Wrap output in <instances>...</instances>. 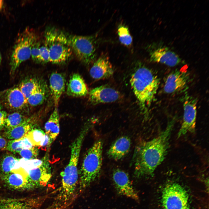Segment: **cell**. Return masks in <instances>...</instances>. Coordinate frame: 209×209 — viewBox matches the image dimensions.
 I'll list each match as a JSON object with an SVG mask.
<instances>
[{
    "mask_svg": "<svg viewBox=\"0 0 209 209\" xmlns=\"http://www.w3.org/2000/svg\"><path fill=\"white\" fill-rule=\"evenodd\" d=\"M3 109L2 105L0 103V111L2 110Z\"/></svg>",
    "mask_w": 209,
    "mask_h": 209,
    "instance_id": "36",
    "label": "cell"
},
{
    "mask_svg": "<svg viewBox=\"0 0 209 209\" xmlns=\"http://www.w3.org/2000/svg\"><path fill=\"white\" fill-rule=\"evenodd\" d=\"M32 121V118H28L21 125L11 129H7L3 133V136L10 140H20L26 137L31 130Z\"/></svg>",
    "mask_w": 209,
    "mask_h": 209,
    "instance_id": "21",
    "label": "cell"
},
{
    "mask_svg": "<svg viewBox=\"0 0 209 209\" xmlns=\"http://www.w3.org/2000/svg\"><path fill=\"white\" fill-rule=\"evenodd\" d=\"M19 161L13 155L7 154L4 155L0 162L1 174H7L13 169L18 168Z\"/></svg>",
    "mask_w": 209,
    "mask_h": 209,
    "instance_id": "26",
    "label": "cell"
},
{
    "mask_svg": "<svg viewBox=\"0 0 209 209\" xmlns=\"http://www.w3.org/2000/svg\"><path fill=\"white\" fill-rule=\"evenodd\" d=\"M44 41L48 49L50 62L61 64L68 60L73 51L69 43L67 34L53 27L46 28Z\"/></svg>",
    "mask_w": 209,
    "mask_h": 209,
    "instance_id": "4",
    "label": "cell"
},
{
    "mask_svg": "<svg viewBox=\"0 0 209 209\" xmlns=\"http://www.w3.org/2000/svg\"><path fill=\"white\" fill-rule=\"evenodd\" d=\"M0 98L7 108L16 112L25 110L29 106L26 98L18 87L2 92Z\"/></svg>",
    "mask_w": 209,
    "mask_h": 209,
    "instance_id": "11",
    "label": "cell"
},
{
    "mask_svg": "<svg viewBox=\"0 0 209 209\" xmlns=\"http://www.w3.org/2000/svg\"><path fill=\"white\" fill-rule=\"evenodd\" d=\"M8 142L6 139L0 135V150L6 149Z\"/></svg>",
    "mask_w": 209,
    "mask_h": 209,
    "instance_id": "34",
    "label": "cell"
},
{
    "mask_svg": "<svg viewBox=\"0 0 209 209\" xmlns=\"http://www.w3.org/2000/svg\"><path fill=\"white\" fill-rule=\"evenodd\" d=\"M7 115L6 111L2 110L0 111V131L5 127Z\"/></svg>",
    "mask_w": 209,
    "mask_h": 209,
    "instance_id": "33",
    "label": "cell"
},
{
    "mask_svg": "<svg viewBox=\"0 0 209 209\" xmlns=\"http://www.w3.org/2000/svg\"><path fill=\"white\" fill-rule=\"evenodd\" d=\"M18 153L23 158L28 160L35 159L37 156L38 150L35 147L22 149Z\"/></svg>",
    "mask_w": 209,
    "mask_h": 209,
    "instance_id": "30",
    "label": "cell"
},
{
    "mask_svg": "<svg viewBox=\"0 0 209 209\" xmlns=\"http://www.w3.org/2000/svg\"><path fill=\"white\" fill-rule=\"evenodd\" d=\"M65 80L61 73L54 72L49 78L50 88L55 107H58L60 98L64 91Z\"/></svg>",
    "mask_w": 209,
    "mask_h": 209,
    "instance_id": "19",
    "label": "cell"
},
{
    "mask_svg": "<svg viewBox=\"0 0 209 209\" xmlns=\"http://www.w3.org/2000/svg\"><path fill=\"white\" fill-rule=\"evenodd\" d=\"M114 185L119 194L137 201L139 197L130 181L128 174L119 169L115 170L112 174Z\"/></svg>",
    "mask_w": 209,
    "mask_h": 209,
    "instance_id": "12",
    "label": "cell"
},
{
    "mask_svg": "<svg viewBox=\"0 0 209 209\" xmlns=\"http://www.w3.org/2000/svg\"><path fill=\"white\" fill-rule=\"evenodd\" d=\"M183 104V121L177 134L179 138L188 132L195 131L197 117V100L190 96H186Z\"/></svg>",
    "mask_w": 209,
    "mask_h": 209,
    "instance_id": "9",
    "label": "cell"
},
{
    "mask_svg": "<svg viewBox=\"0 0 209 209\" xmlns=\"http://www.w3.org/2000/svg\"><path fill=\"white\" fill-rule=\"evenodd\" d=\"M40 45V42L37 40L33 44L31 50L30 57L37 62H39Z\"/></svg>",
    "mask_w": 209,
    "mask_h": 209,
    "instance_id": "32",
    "label": "cell"
},
{
    "mask_svg": "<svg viewBox=\"0 0 209 209\" xmlns=\"http://www.w3.org/2000/svg\"><path fill=\"white\" fill-rule=\"evenodd\" d=\"M52 176L49 162L44 160L40 165L30 170L28 172L26 180L28 190L45 187L50 181Z\"/></svg>",
    "mask_w": 209,
    "mask_h": 209,
    "instance_id": "10",
    "label": "cell"
},
{
    "mask_svg": "<svg viewBox=\"0 0 209 209\" xmlns=\"http://www.w3.org/2000/svg\"><path fill=\"white\" fill-rule=\"evenodd\" d=\"M147 50L150 60L173 67L181 62V60L174 52L162 44L153 43L149 45Z\"/></svg>",
    "mask_w": 209,
    "mask_h": 209,
    "instance_id": "8",
    "label": "cell"
},
{
    "mask_svg": "<svg viewBox=\"0 0 209 209\" xmlns=\"http://www.w3.org/2000/svg\"><path fill=\"white\" fill-rule=\"evenodd\" d=\"M28 174L22 167L12 170L7 174H1V179L9 188L16 190H28L26 177Z\"/></svg>",
    "mask_w": 209,
    "mask_h": 209,
    "instance_id": "15",
    "label": "cell"
},
{
    "mask_svg": "<svg viewBox=\"0 0 209 209\" xmlns=\"http://www.w3.org/2000/svg\"><path fill=\"white\" fill-rule=\"evenodd\" d=\"M132 75L130 83L142 112H146L158 89L159 80L151 69L141 64Z\"/></svg>",
    "mask_w": 209,
    "mask_h": 209,
    "instance_id": "2",
    "label": "cell"
},
{
    "mask_svg": "<svg viewBox=\"0 0 209 209\" xmlns=\"http://www.w3.org/2000/svg\"><path fill=\"white\" fill-rule=\"evenodd\" d=\"M174 124V121L169 122L158 136L137 147L134 157L136 177L153 174L164 160L168 152Z\"/></svg>",
    "mask_w": 209,
    "mask_h": 209,
    "instance_id": "1",
    "label": "cell"
},
{
    "mask_svg": "<svg viewBox=\"0 0 209 209\" xmlns=\"http://www.w3.org/2000/svg\"><path fill=\"white\" fill-rule=\"evenodd\" d=\"M4 6V1L2 0H0V11L3 9Z\"/></svg>",
    "mask_w": 209,
    "mask_h": 209,
    "instance_id": "35",
    "label": "cell"
},
{
    "mask_svg": "<svg viewBox=\"0 0 209 209\" xmlns=\"http://www.w3.org/2000/svg\"><path fill=\"white\" fill-rule=\"evenodd\" d=\"M38 37L35 31L26 28L18 35L13 46L10 57V72L13 74L23 62L31 57V48Z\"/></svg>",
    "mask_w": 209,
    "mask_h": 209,
    "instance_id": "5",
    "label": "cell"
},
{
    "mask_svg": "<svg viewBox=\"0 0 209 209\" xmlns=\"http://www.w3.org/2000/svg\"><path fill=\"white\" fill-rule=\"evenodd\" d=\"M44 198H9L0 200V209H35L41 204Z\"/></svg>",
    "mask_w": 209,
    "mask_h": 209,
    "instance_id": "14",
    "label": "cell"
},
{
    "mask_svg": "<svg viewBox=\"0 0 209 209\" xmlns=\"http://www.w3.org/2000/svg\"><path fill=\"white\" fill-rule=\"evenodd\" d=\"M88 93L87 86L81 75L74 73L70 77L67 87L68 95L75 97L86 96Z\"/></svg>",
    "mask_w": 209,
    "mask_h": 209,
    "instance_id": "20",
    "label": "cell"
},
{
    "mask_svg": "<svg viewBox=\"0 0 209 209\" xmlns=\"http://www.w3.org/2000/svg\"><path fill=\"white\" fill-rule=\"evenodd\" d=\"M114 72L112 66L108 57L102 55L95 62L90 71L91 76L94 79L99 80L108 78Z\"/></svg>",
    "mask_w": 209,
    "mask_h": 209,
    "instance_id": "17",
    "label": "cell"
},
{
    "mask_svg": "<svg viewBox=\"0 0 209 209\" xmlns=\"http://www.w3.org/2000/svg\"><path fill=\"white\" fill-rule=\"evenodd\" d=\"M47 95L48 89L44 83L27 99L29 106L35 107L41 105L46 100Z\"/></svg>",
    "mask_w": 209,
    "mask_h": 209,
    "instance_id": "25",
    "label": "cell"
},
{
    "mask_svg": "<svg viewBox=\"0 0 209 209\" xmlns=\"http://www.w3.org/2000/svg\"><path fill=\"white\" fill-rule=\"evenodd\" d=\"M23 139L9 140L8 142L6 149L13 152L18 153L24 149Z\"/></svg>",
    "mask_w": 209,
    "mask_h": 209,
    "instance_id": "29",
    "label": "cell"
},
{
    "mask_svg": "<svg viewBox=\"0 0 209 209\" xmlns=\"http://www.w3.org/2000/svg\"><path fill=\"white\" fill-rule=\"evenodd\" d=\"M1 60H2L1 55V53H0V64L1 62Z\"/></svg>",
    "mask_w": 209,
    "mask_h": 209,
    "instance_id": "37",
    "label": "cell"
},
{
    "mask_svg": "<svg viewBox=\"0 0 209 209\" xmlns=\"http://www.w3.org/2000/svg\"><path fill=\"white\" fill-rule=\"evenodd\" d=\"M131 145L130 138L127 136H122L117 139L112 144L107 152V155L109 158L114 160H119L128 153Z\"/></svg>",
    "mask_w": 209,
    "mask_h": 209,
    "instance_id": "18",
    "label": "cell"
},
{
    "mask_svg": "<svg viewBox=\"0 0 209 209\" xmlns=\"http://www.w3.org/2000/svg\"><path fill=\"white\" fill-rule=\"evenodd\" d=\"M162 195L163 209H189L188 192L179 184H167L163 189Z\"/></svg>",
    "mask_w": 209,
    "mask_h": 209,
    "instance_id": "7",
    "label": "cell"
},
{
    "mask_svg": "<svg viewBox=\"0 0 209 209\" xmlns=\"http://www.w3.org/2000/svg\"><path fill=\"white\" fill-rule=\"evenodd\" d=\"M39 63H47L50 62V55L48 49L44 40L41 43L40 48Z\"/></svg>",
    "mask_w": 209,
    "mask_h": 209,
    "instance_id": "31",
    "label": "cell"
},
{
    "mask_svg": "<svg viewBox=\"0 0 209 209\" xmlns=\"http://www.w3.org/2000/svg\"><path fill=\"white\" fill-rule=\"evenodd\" d=\"M28 118L19 112H15L7 115L5 127L6 130L13 128L22 124Z\"/></svg>",
    "mask_w": 209,
    "mask_h": 209,
    "instance_id": "27",
    "label": "cell"
},
{
    "mask_svg": "<svg viewBox=\"0 0 209 209\" xmlns=\"http://www.w3.org/2000/svg\"><path fill=\"white\" fill-rule=\"evenodd\" d=\"M59 116L57 107H55L45 125V132L49 137L51 143L56 139L60 132Z\"/></svg>",
    "mask_w": 209,
    "mask_h": 209,
    "instance_id": "22",
    "label": "cell"
},
{
    "mask_svg": "<svg viewBox=\"0 0 209 209\" xmlns=\"http://www.w3.org/2000/svg\"><path fill=\"white\" fill-rule=\"evenodd\" d=\"M44 83L35 77H30L23 80L18 87L27 99Z\"/></svg>",
    "mask_w": 209,
    "mask_h": 209,
    "instance_id": "23",
    "label": "cell"
},
{
    "mask_svg": "<svg viewBox=\"0 0 209 209\" xmlns=\"http://www.w3.org/2000/svg\"><path fill=\"white\" fill-rule=\"evenodd\" d=\"M117 31L119 39L121 43L127 46H130L133 39L128 28L121 24L118 26Z\"/></svg>",
    "mask_w": 209,
    "mask_h": 209,
    "instance_id": "28",
    "label": "cell"
},
{
    "mask_svg": "<svg viewBox=\"0 0 209 209\" xmlns=\"http://www.w3.org/2000/svg\"><path fill=\"white\" fill-rule=\"evenodd\" d=\"M67 35L73 52L79 60L86 64L93 62L98 46L96 36Z\"/></svg>",
    "mask_w": 209,
    "mask_h": 209,
    "instance_id": "6",
    "label": "cell"
},
{
    "mask_svg": "<svg viewBox=\"0 0 209 209\" xmlns=\"http://www.w3.org/2000/svg\"><path fill=\"white\" fill-rule=\"evenodd\" d=\"M120 97L119 92L107 86H102L92 89L89 93V100L93 104L115 102Z\"/></svg>",
    "mask_w": 209,
    "mask_h": 209,
    "instance_id": "16",
    "label": "cell"
},
{
    "mask_svg": "<svg viewBox=\"0 0 209 209\" xmlns=\"http://www.w3.org/2000/svg\"><path fill=\"white\" fill-rule=\"evenodd\" d=\"M26 137L34 147H43L51 144L48 136L40 129L31 130Z\"/></svg>",
    "mask_w": 209,
    "mask_h": 209,
    "instance_id": "24",
    "label": "cell"
},
{
    "mask_svg": "<svg viewBox=\"0 0 209 209\" xmlns=\"http://www.w3.org/2000/svg\"><path fill=\"white\" fill-rule=\"evenodd\" d=\"M189 80L187 72L176 70L167 76L164 87V91L167 93H175L186 88Z\"/></svg>",
    "mask_w": 209,
    "mask_h": 209,
    "instance_id": "13",
    "label": "cell"
},
{
    "mask_svg": "<svg viewBox=\"0 0 209 209\" xmlns=\"http://www.w3.org/2000/svg\"><path fill=\"white\" fill-rule=\"evenodd\" d=\"M102 141L97 140L84 155L79 172L80 190L89 186L99 175L102 166Z\"/></svg>",
    "mask_w": 209,
    "mask_h": 209,
    "instance_id": "3",
    "label": "cell"
}]
</instances>
